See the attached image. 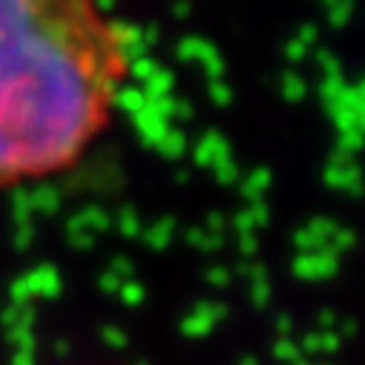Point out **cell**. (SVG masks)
I'll list each match as a JSON object with an SVG mask.
<instances>
[{"instance_id":"cell-1","label":"cell","mask_w":365,"mask_h":365,"mask_svg":"<svg viewBox=\"0 0 365 365\" xmlns=\"http://www.w3.org/2000/svg\"><path fill=\"white\" fill-rule=\"evenodd\" d=\"M124 78L127 43L101 0H0V187L78 161Z\"/></svg>"},{"instance_id":"cell-2","label":"cell","mask_w":365,"mask_h":365,"mask_svg":"<svg viewBox=\"0 0 365 365\" xmlns=\"http://www.w3.org/2000/svg\"><path fill=\"white\" fill-rule=\"evenodd\" d=\"M319 96L336 130V153L359 155L365 150V75L348 83L339 58L325 49L319 52Z\"/></svg>"},{"instance_id":"cell-3","label":"cell","mask_w":365,"mask_h":365,"mask_svg":"<svg viewBox=\"0 0 365 365\" xmlns=\"http://www.w3.org/2000/svg\"><path fill=\"white\" fill-rule=\"evenodd\" d=\"M325 185L336 193L345 196H362L365 193V170L356 161V155H345V153H334L325 164Z\"/></svg>"},{"instance_id":"cell-4","label":"cell","mask_w":365,"mask_h":365,"mask_svg":"<svg viewBox=\"0 0 365 365\" xmlns=\"http://www.w3.org/2000/svg\"><path fill=\"white\" fill-rule=\"evenodd\" d=\"M354 9H356V0H334V4H328V24L334 29L348 26L354 18Z\"/></svg>"},{"instance_id":"cell-5","label":"cell","mask_w":365,"mask_h":365,"mask_svg":"<svg viewBox=\"0 0 365 365\" xmlns=\"http://www.w3.org/2000/svg\"><path fill=\"white\" fill-rule=\"evenodd\" d=\"M305 93H308V83H305L299 75H288V78H285V96H288L291 101L305 98Z\"/></svg>"},{"instance_id":"cell-6","label":"cell","mask_w":365,"mask_h":365,"mask_svg":"<svg viewBox=\"0 0 365 365\" xmlns=\"http://www.w3.org/2000/svg\"><path fill=\"white\" fill-rule=\"evenodd\" d=\"M325 4H334V0H325Z\"/></svg>"}]
</instances>
